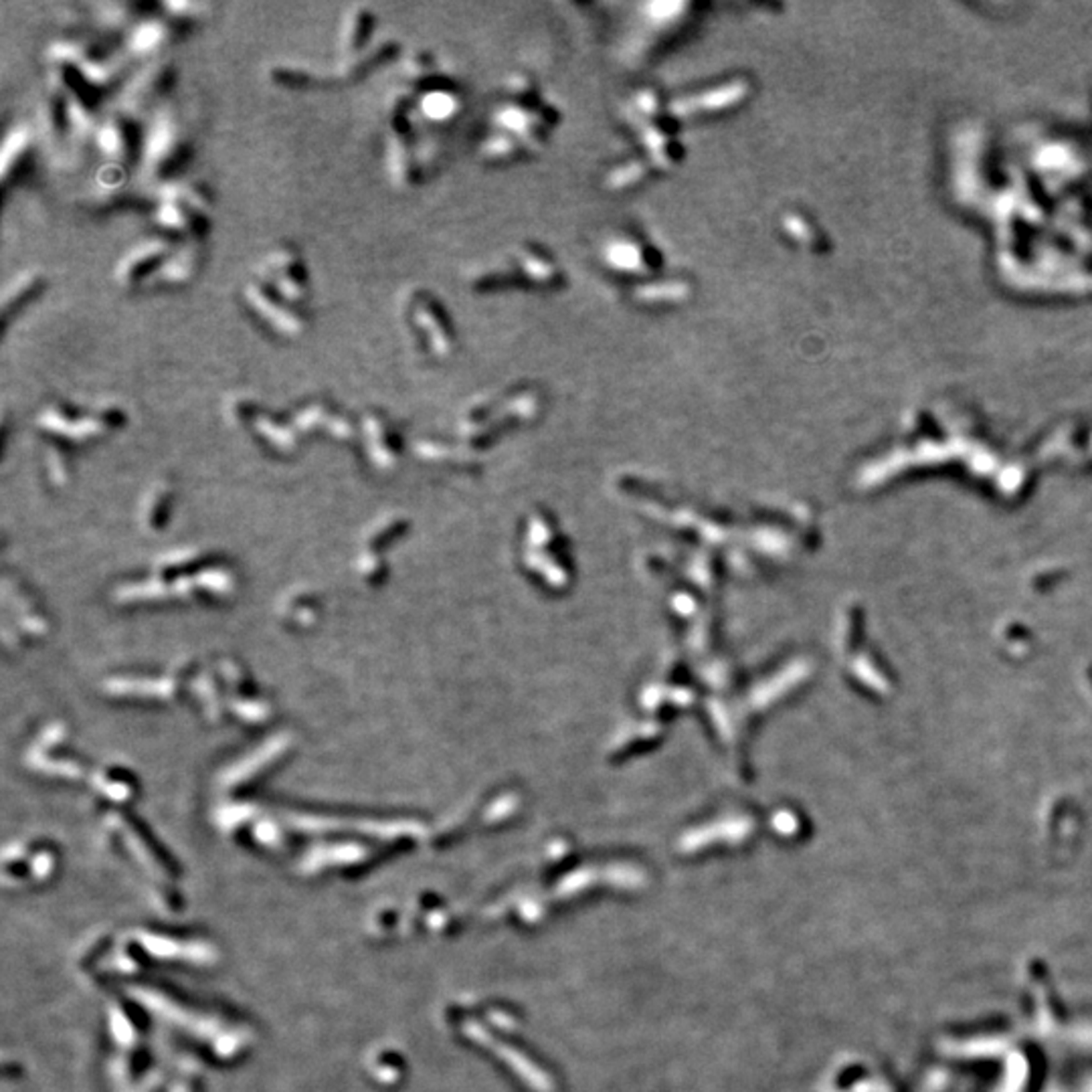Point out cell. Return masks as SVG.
I'll return each mask as SVG.
<instances>
[{
    "mask_svg": "<svg viewBox=\"0 0 1092 1092\" xmlns=\"http://www.w3.org/2000/svg\"><path fill=\"white\" fill-rule=\"evenodd\" d=\"M154 217L158 227L182 239H202L211 225L213 197L201 182L175 178L161 185Z\"/></svg>",
    "mask_w": 1092,
    "mask_h": 1092,
    "instance_id": "cell-1",
    "label": "cell"
},
{
    "mask_svg": "<svg viewBox=\"0 0 1092 1092\" xmlns=\"http://www.w3.org/2000/svg\"><path fill=\"white\" fill-rule=\"evenodd\" d=\"M192 154L190 140L175 108H158L144 134L142 175L146 180H175Z\"/></svg>",
    "mask_w": 1092,
    "mask_h": 1092,
    "instance_id": "cell-2",
    "label": "cell"
},
{
    "mask_svg": "<svg viewBox=\"0 0 1092 1092\" xmlns=\"http://www.w3.org/2000/svg\"><path fill=\"white\" fill-rule=\"evenodd\" d=\"M51 65H67L96 87L99 94L111 87L122 75V59L116 51L85 37H61L49 51Z\"/></svg>",
    "mask_w": 1092,
    "mask_h": 1092,
    "instance_id": "cell-3",
    "label": "cell"
},
{
    "mask_svg": "<svg viewBox=\"0 0 1092 1092\" xmlns=\"http://www.w3.org/2000/svg\"><path fill=\"white\" fill-rule=\"evenodd\" d=\"M259 278H264L283 300L295 308H306L310 300V278L298 247L280 243L266 257V266Z\"/></svg>",
    "mask_w": 1092,
    "mask_h": 1092,
    "instance_id": "cell-4",
    "label": "cell"
},
{
    "mask_svg": "<svg viewBox=\"0 0 1092 1092\" xmlns=\"http://www.w3.org/2000/svg\"><path fill=\"white\" fill-rule=\"evenodd\" d=\"M243 295L249 308L269 328L276 330L278 334L286 338H298L308 328V318H306L302 308H295L288 300H283L264 278L255 276L254 280H249L245 283Z\"/></svg>",
    "mask_w": 1092,
    "mask_h": 1092,
    "instance_id": "cell-5",
    "label": "cell"
},
{
    "mask_svg": "<svg viewBox=\"0 0 1092 1092\" xmlns=\"http://www.w3.org/2000/svg\"><path fill=\"white\" fill-rule=\"evenodd\" d=\"M173 252L175 245L170 241V237L144 239V241L132 245L122 255L116 269H113V278L124 290L138 288L156 276L158 269L164 266V261Z\"/></svg>",
    "mask_w": 1092,
    "mask_h": 1092,
    "instance_id": "cell-6",
    "label": "cell"
},
{
    "mask_svg": "<svg viewBox=\"0 0 1092 1092\" xmlns=\"http://www.w3.org/2000/svg\"><path fill=\"white\" fill-rule=\"evenodd\" d=\"M96 146L106 158L108 164L126 166L132 162L144 138L140 136L138 122L128 111H111L110 116L99 120V126L96 130Z\"/></svg>",
    "mask_w": 1092,
    "mask_h": 1092,
    "instance_id": "cell-7",
    "label": "cell"
},
{
    "mask_svg": "<svg viewBox=\"0 0 1092 1092\" xmlns=\"http://www.w3.org/2000/svg\"><path fill=\"white\" fill-rule=\"evenodd\" d=\"M175 65L170 59L156 57L150 63H146L124 89V111L136 116L144 108L152 106L158 98L168 94L175 84Z\"/></svg>",
    "mask_w": 1092,
    "mask_h": 1092,
    "instance_id": "cell-8",
    "label": "cell"
},
{
    "mask_svg": "<svg viewBox=\"0 0 1092 1092\" xmlns=\"http://www.w3.org/2000/svg\"><path fill=\"white\" fill-rule=\"evenodd\" d=\"M190 22L175 19L170 15L158 17L150 15L134 22V27L128 32V53L136 57L156 55L170 45H175L182 35H185Z\"/></svg>",
    "mask_w": 1092,
    "mask_h": 1092,
    "instance_id": "cell-9",
    "label": "cell"
},
{
    "mask_svg": "<svg viewBox=\"0 0 1092 1092\" xmlns=\"http://www.w3.org/2000/svg\"><path fill=\"white\" fill-rule=\"evenodd\" d=\"M204 257L202 239H185L150 280L154 288H182L195 280Z\"/></svg>",
    "mask_w": 1092,
    "mask_h": 1092,
    "instance_id": "cell-10",
    "label": "cell"
},
{
    "mask_svg": "<svg viewBox=\"0 0 1092 1092\" xmlns=\"http://www.w3.org/2000/svg\"><path fill=\"white\" fill-rule=\"evenodd\" d=\"M39 111L41 128L47 144L61 148V144L67 142L70 136L73 138L70 108H67L65 94L59 89V85L51 82V79H47V89H45V94L41 98Z\"/></svg>",
    "mask_w": 1092,
    "mask_h": 1092,
    "instance_id": "cell-11",
    "label": "cell"
},
{
    "mask_svg": "<svg viewBox=\"0 0 1092 1092\" xmlns=\"http://www.w3.org/2000/svg\"><path fill=\"white\" fill-rule=\"evenodd\" d=\"M32 150H35V136L27 124H17L5 136L3 156H0V178L3 187L8 188L13 180H19L31 164Z\"/></svg>",
    "mask_w": 1092,
    "mask_h": 1092,
    "instance_id": "cell-12",
    "label": "cell"
},
{
    "mask_svg": "<svg viewBox=\"0 0 1092 1092\" xmlns=\"http://www.w3.org/2000/svg\"><path fill=\"white\" fill-rule=\"evenodd\" d=\"M45 286H47V280H45L39 269H25L17 273L3 290V304H0V308H3V326H6L10 318L29 306L37 295H41Z\"/></svg>",
    "mask_w": 1092,
    "mask_h": 1092,
    "instance_id": "cell-13",
    "label": "cell"
},
{
    "mask_svg": "<svg viewBox=\"0 0 1092 1092\" xmlns=\"http://www.w3.org/2000/svg\"><path fill=\"white\" fill-rule=\"evenodd\" d=\"M374 31V13L367 5H352L343 17V25L338 32V47L343 57H350L364 47H369V39Z\"/></svg>",
    "mask_w": 1092,
    "mask_h": 1092,
    "instance_id": "cell-14",
    "label": "cell"
},
{
    "mask_svg": "<svg viewBox=\"0 0 1092 1092\" xmlns=\"http://www.w3.org/2000/svg\"><path fill=\"white\" fill-rule=\"evenodd\" d=\"M396 45L393 41H381L377 45H369L362 51L343 57L338 63L336 79L338 82H357V79L370 73L374 67L384 63L395 53Z\"/></svg>",
    "mask_w": 1092,
    "mask_h": 1092,
    "instance_id": "cell-15",
    "label": "cell"
},
{
    "mask_svg": "<svg viewBox=\"0 0 1092 1092\" xmlns=\"http://www.w3.org/2000/svg\"><path fill=\"white\" fill-rule=\"evenodd\" d=\"M267 75L273 84L283 85V87H292V89H306V87L320 84V77H318L312 70H306V67H300V65H283V63L271 65Z\"/></svg>",
    "mask_w": 1092,
    "mask_h": 1092,
    "instance_id": "cell-16",
    "label": "cell"
}]
</instances>
